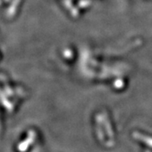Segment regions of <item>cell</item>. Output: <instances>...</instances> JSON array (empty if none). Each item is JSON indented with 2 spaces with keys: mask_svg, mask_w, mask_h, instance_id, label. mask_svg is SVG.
<instances>
[{
  "mask_svg": "<svg viewBox=\"0 0 152 152\" xmlns=\"http://www.w3.org/2000/svg\"><path fill=\"white\" fill-rule=\"evenodd\" d=\"M0 5H1V0H0Z\"/></svg>",
  "mask_w": 152,
  "mask_h": 152,
  "instance_id": "7a4b0ae2",
  "label": "cell"
},
{
  "mask_svg": "<svg viewBox=\"0 0 152 152\" xmlns=\"http://www.w3.org/2000/svg\"><path fill=\"white\" fill-rule=\"evenodd\" d=\"M20 1L21 0H13L11 5L10 6V8L8 9V11H7V17L9 18H12L14 16L15 14H16L17 10H18V7L20 4Z\"/></svg>",
  "mask_w": 152,
  "mask_h": 152,
  "instance_id": "6da1fadb",
  "label": "cell"
},
{
  "mask_svg": "<svg viewBox=\"0 0 152 152\" xmlns=\"http://www.w3.org/2000/svg\"><path fill=\"white\" fill-rule=\"evenodd\" d=\"M5 1H10V0H5Z\"/></svg>",
  "mask_w": 152,
  "mask_h": 152,
  "instance_id": "3957f363",
  "label": "cell"
}]
</instances>
